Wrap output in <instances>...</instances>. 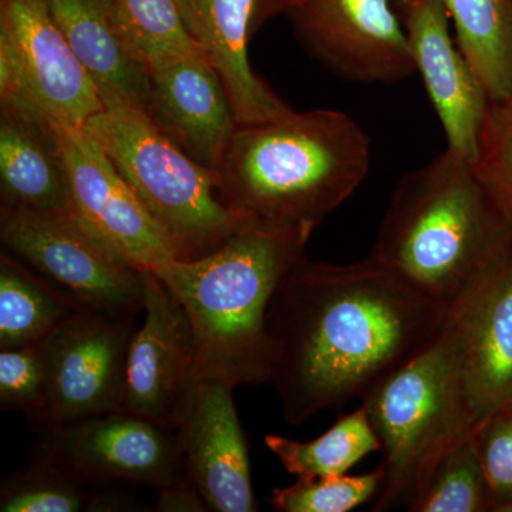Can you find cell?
<instances>
[{
  "instance_id": "5bb4252c",
  "label": "cell",
  "mask_w": 512,
  "mask_h": 512,
  "mask_svg": "<svg viewBox=\"0 0 512 512\" xmlns=\"http://www.w3.org/2000/svg\"><path fill=\"white\" fill-rule=\"evenodd\" d=\"M450 150L473 160L490 99L450 32L441 0H392Z\"/></svg>"
},
{
  "instance_id": "9c48e42d",
  "label": "cell",
  "mask_w": 512,
  "mask_h": 512,
  "mask_svg": "<svg viewBox=\"0 0 512 512\" xmlns=\"http://www.w3.org/2000/svg\"><path fill=\"white\" fill-rule=\"evenodd\" d=\"M33 457L63 464L97 487L154 490L187 478L177 431L116 410L37 431Z\"/></svg>"
},
{
  "instance_id": "d6986e66",
  "label": "cell",
  "mask_w": 512,
  "mask_h": 512,
  "mask_svg": "<svg viewBox=\"0 0 512 512\" xmlns=\"http://www.w3.org/2000/svg\"><path fill=\"white\" fill-rule=\"evenodd\" d=\"M47 8L96 86L104 109L146 113L150 76L111 18L104 0H46Z\"/></svg>"
},
{
  "instance_id": "e0dca14e",
  "label": "cell",
  "mask_w": 512,
  "mask_h": 512,
  "mask_svg": "<svg viewBox=\"0 0 512 512\" xmlns=\"http://www.w3.org/2000/svg\"><path fill=\"white\" fill-rule=\"evenodd\" d=\"M0 30L15 46L50 123L84 127L104 109L46 0H0Z\"/></svg>"
},
{
  "instance_id": "7a4b0ae2",
  "label": "cell",
  "mask_w": 512,
  "mask_h": 512,
  "mask_svg": "<svg viewBox=\"0 0 512 512\" xmlns=\"http://www.w3.org/2000/svg\"><path fill=\"white\" fill-rule=\"evenodd\" d=\"M370 138L336 110L289 111L237 126L215 170L225 205L247 228L308 244L365 180Z\"/></svg>"
},
{
  "instance_id": "277c9868",
  "label": "cell",
  "mask_w": 512,
  "mask_h": 512,
  "mask_svg": "<svg viewBox=\"0 0 512 512\" xmlns=\"http://www.w3.org/2000/svg\"><path fill=\"white\" fill-rule=\"evenodd\" d=\"M305 247L286 235L244 228L211 254L151 271L191 320L195 379L234 387L271 384L274 345L266 313L276 286Z\"/></svg>"
},
{
  "instance_id": "ba28073f",
  "label": "cell",
  "mask_w": 512,
  "mask_h": 512,
  "mask_svg": "<svg viewBox=\"0 0 512 512\" xmlns=\"http://www.w3.org/2000/svg\"><path fill=\"white\" fill-rule=\"evenodd\" d=\"M134 318L79 312L40 343L46 402L32 430L121 410Z\"/></svg>"
},
{
  "instance_id": "7c38bea8",
  "label": "cell",
  "mask_w": 512,
  "mask_h": 512,
  "mask_svg": "<svg viewBox=\"0 0 512 512\" xmlns=\"http://www.w3.org/2000/svg\"><path fill=\"white\" fill-rule=\"evenodd\" d=\"M144 320L131 339L121 410L175 430L195 380L194 330L181 302L144 271Z\"/></svg>"
},
{
  "instance_id": "4316f807",
  "label": "cell",
  "mask_w": 512,
  "mask_h": 512,
  "mask_svg": "<svg viewBox=\"0 0 512 512\" xmlns=\"http://www.w3.org/2000/svg\"><path fill=\"white\" fill-rule=\"evenodd\" d=\"M382 480L380 466L360 476L298 478L289 487L275 488L269 504L278 512H349L373 500Z\"/></svg>"
},
{
  "instance_id": "7402d4cb",
  "label": "cell",
  "mask_w": 512,
  "mask_h": 512,
  "mask_svg": "<svg viewBox=\"0 0 512 512\" xmlns=\"http://www.w3.org/2000/svg\"><path fill=\"white\" fill-rule=\"evenodd\" d=\"M490 101L512 94V0H441Z\"/></svg>"
},
{
  "instance_id": "cb8c5ba5",
  "label": "cell",
  "mask_w": 512,
  "mask_h": 512,
  "mask_svg": "<svg viewBox=\"0 0 512 512\" xmlns=\"http://www.w3.org/2000/svg\"><path fill=\"white\" fill-rule=\"evenodd\" d=\"M265 444L296 478L342 476L367 454L380 451L379 439L362 404L315 440L296 441L268 434Z\"/></svg>"
},
{
  "instance_id": "4dcf8cb0",
  "label": "cell",
  "mask_w": 512,
  "mask_h": 512,
  "mask_svg": "<svg viewBox=\"0 0 512 512\" xmlns=\"http://www.w3.org/2000/svg\"><path fill=\"white\" fill-rule=\"evenodd\" d=\"M0 109L2 114L49 120L37 100L25 67L8 35L0 30ZM50 121V120H49Z\"/></svg>"
},
{
  "instance_id": "3957f363",
  "label": "cell",
  "mask_w": 512,
  "mask_h": 512,
  "mask_svg": "<svg viewBox=\"0 0 512 512\" xmlns=\"http://www.w3.org/2000/svg\"><path fill=\"white\" fill-rule=\"evenodd\" d=\"M511 248L473 160L447 148L400 178L370 255L451 311Z\"/></svg>"
},
{
  "instance_id": "30bf717a",
  "label": "cell",
  "mask_w": 512,
  "mask_h": 512,
  "mask_svg": "<svg viewBox=\"0 0 512 512\" xmlns=\"http://www.w3.org/2000/svg\"><path fill=\"white\" fill-rule=\"evenodd\" d=\"M52 127L80 218L140 271L181 261L173 241L84 127Z\"/></svg>"
},
{
  "instance_id": "2e32d148",
  "label": "cell",
  "mask_w": 512,
  "mask_h": 512,
  "mask_svg": "<svg viewBox=\"0 0 512 512\" xmlns=\"http://www.w3.org/2000/svg\"><path fill=\"white\" fill-rule=\"evenodd\" d=\"M148 76V119L192 160L217 170L238 124L207 57H175L148 69Z\"/></svg>"
},
{
  "instance_id": "8fae6325",
  "label": "cell",
  "mask_w": 512,
  "mask_h": 512,
  "mask_svg": "<svg viewBox=\"0 0 512 512\" xmlns=\"http://www.w3.org/2000/svg\"><path fill=\"white\" fill-rule=\"evenodd\" d=\"M288 15L305 49L346 82L394 84L416 72L392 0H303Z\"/></svg>"
},
{
  "instance_id": "ac0fdd59",
  "label": "cell",
  "mask_w": 512,
  "mask_h": 512,
  "mask_svg": "<svg viewBox=\"0 0 512 512\" xmlns=\"http://www.w3.org/2000/svg\"><path fill=\"white\" fill-rule=\"evenodd\" d=\"M175 2L192 39L220 76L238 126L276 119L292 110L249 63L256 0Z\"/></svg>"
},
{
  "instance_id": "484cf974",
  "label": "cell",
  "mask_w": 512,
  "mask_h": 512,
  "mask_svg": "<svg viewBox=\"0 0 512 512\" xmlns=\"http://www.w3.org/2000/svg\"><path fill=\"white\" fill-rule=\"evenodd\" d=\"M409 511H493L490 488L471 434L441 460Z\"/></svg>"
},
{
  "instance_id": "603a6c76",
  "label": "cell",
  "mask_w": 512,
  "mask_h": 512,
  "mask_svg": "<svg viewBox=\"0 0 512 512\" xmlns=\"http://www.w3.org/2000/svg\"><path fill=\"white\" fill-rule=\"evenodd\" d=\"M80 311L42 276L2 251L0 255V349L40 345Z\"/></svg>"
},
{
  "instance_id": "5b68a950",
  "label": "cell",
  "mask_w": 512,
  "mask_h": 512,
  "mask_svg": "<svg viewBox=\"0 0 512 512\" xmlns=\"http://www.w3.org/2000/svg\"><path fill=\"white\" fill-rule=\"evenodd\" d=\"M383 453L372 511L409 510L444 457L470 436L473 413L450 323L362 400Z\"/></svg>"
},
{
  "instance_id": "d4e9b609",
  "label": "cell",
  "mask_w": 512,
  "mask_h": 512,
  "mask_svg": "<svg viewBox=\"0 0 512 512\" xmlns=\"http://www.w3.org/2000/svg\"><path fill=\"white\" fill-rule=\"evenodd\" d=\"M134 55L148 69L201 52L175 0H104Z\"/></svg>"
},
{
  "instance_id": "f1b7e54d",
  "label": "cell",
  "mask_w": 512,
  "mask_h": 512,
  "mask_svg": "<svg viewBox=\"0 0 512 512\" xmlns=\"http://www.w3.org/2000/svg\"><path fill=\"white\" fill-rule=\"evenodd\" d=\"M495 512H512V402L477 421L471 431Z\"/></svg>"
},
{
  "instance_id": "6da1fadb",
  "label": "cell",
  "mask_w": 512,
  "mask_h": 512,
  "mask_svg": "<svg viewBox=\"0 0 512 512\" xmlns=\"http://www.w3.org/2000/svg\"><path fill=\"white\" fill-rule=\"evenodd\" d=\"M450 309L369 255L348 265L302 255L275 288L266 326L271 384L292 426L360 400L419 355Z\"/></svg>"
},
{
  "instance_id": "ffe728a7",
  "label": "cell",
  "mask_w": 512,
  "mask_h": 512,
  "mask_svg": "<svg viewBox=\"0 0 512 512\" xmlns=\"http://www.w3.org/2000/svg\"><path fill=\"white\" fill-rule=\"evenodd\" d=\"M2 205L32 211L74 210L69 178L49 120L0 117Z\"/></svg>"
},
{
  "instance_id": "52a82bcc",
  "label": "cell",
  "mask_w": 512,
  "mask_h": 512,
  "mask_svg": "<svg viewBox=\"0 0 512 512\" xmlns=\"http://www.w3.org/2000/svg\"><path fill=\"white\" fill-rule=\"evenodd\" d=\"M0 238L10 255L80 311L128 316L143 312L144 271L110 248L76 211L2 205Z\"/></svg>"
},
{
  "instance_id": "44dd1931",
  "label": "cell",
  "mask_w": 512,
  "mask_h": 512,
  "mask_svg": "<svg viewBox=\"0 0 512 512\" xmlns=\"http://www.w3.org/2000/svg\"><path fill=\"white\" fill-rule=\"evenodd\" d=\"M120 485L97 487L52 458L33 457L0 481L2 512L136 511Z\"/></svg>"
},
{
  "instance_id": "f546056e",
  "label": "cell",
  "mask_w": 512,
  "mask_h": 512,
  "mask_svg": "<svg viewBox=\"0 0 512 512\" xmlns=\"http://www.w3.org/2000/svg\"><path fill=\"white\" fill-rule=\"evenodd\" d=\"M46 402V367L40 345L0 349V409L23 412L33 423Z\"/></svg>"
},
{
  "instance_id": "1f68e13d",
  "label": "cell",
  "mask_w": 512,
  "mask_h": 512,
  "mask_svg": "<svg viewBox=\"0 0 512 512\" xmlns=\"http://www.w3.org/2000/svg\"><path fill=\"white\" fill-rule=\"evenodd\" d=\"M157 501L151 510L157 512H204L207 504L191 478L175 481L163 488H158Z\"/></svg>"
},
{
  "instance_id": "9a60e30c",
  "label": "cell",
  "mask_w": 512,
  "mask_h": 512,
  "mask_svg": "<svg viewBox=\"0 0 512 512\" xmlns=\"http://www.w3.org/2000/svg\"><path fill=\"white\" fill-rule=\"evenodd\" d=\"M448 323L477 423L512 402V248L451 309Z\"/></svg>"
},
{
  "instance_id": "4fadbf2b",
  "label": "cell",
  "mask_w": 512,
  "mask_h": 512,
  "mask_svg": "<svg viewBox=\"0 0 512 512\" xmlns=\"http://www.w3.org/2000/svg\"><path fill=\"white\" fill-rule=\"evenodd\" d=\"M234 389L220 380L195 379L175 427L188 477L208 511H258Z\"/></svg>"
},
{
  "instance_id": "8992f818",
  "label": "cell",
  "mask_w": 512,
  "mask_h": 512,
  "mask_svg": "<svg viewBox=\"0 0 512 512\" xmlns=\"http://www.w3.org/2000/svg\"><path fill=\"white\" fill-rule=\"evenodd\" d=\"M84 130L136 191L181 261L211 254L247 228L222 201L215 171L192 160L143 111L103 109Z\"/></svg>"
},
{
  "instance_id": "83f0119b",
  "label": "cell",
  "mask_w": 512,
  "mask_h": 512,
  "mask_svg": "<svg viewBox=\"0 0 512 512\" xmlns=\"http://www.w3.org/2000/svg\"><path fill=\"white\" fill-rule=\"evenodd\" d=\"M474 170L512 227V94L490 101L478 131Z\"/></svg>"
},
{
  "instance_id": "d6a6232c",
  "label": "cell",
  "mask_w": 512,
  "mask_h": 512,
  "mask_svg": "<svg viewBox=\"0 0 512 512\" xmlns=\"http://www.w3.org/2000/svg\"><path fill=\"white\" fill-rule=\"evenodd\" d=\"M303 0H256L255 33L258 32L268 20L278 15H288Z\"/></svg>"
}]
</instances>
